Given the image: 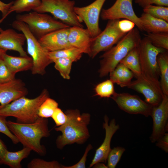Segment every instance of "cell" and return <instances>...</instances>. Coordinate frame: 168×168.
<instances>
[{
	"mask_svg": "<svg viewBox=\"0 0 168 168\" xmlns=\"http://www.w3.org/2000/svg\"><path fill=\"white\" fill-rule=\"evenodd\" d=\"M106 0H95L86 6L74 7L75 13L85 23L93 38L96 37L102 31L99 27V17Z\"/></svg>",
	"mask_w": 168,
	"mask_h": 168,
	"instance_id": "cell-13",
	"label": "cell"
},
{
	"mask_svg": "<svg viewBox=\"0 0 168 168\" xmlns=\"http://www.w3.org/2000/svg\"><path fill=\"white\" fill-rule=\"evenodd\" d=\"M122 110L131 114L150 116L152 107L136 95L115 92L111 97Z\"/></svg>",
	"mask_w": 168,
	"mask_h": 168,
	"instance_id": "cell-12",
	"label": "cell"
},
{
	"mask_svg": "<svg viewBox=\"0 0 168 168\" xmlns=\"http://www.w3.org/2000/svg\"><path fill=\"white\" fill-rule=\"evenodd\" d=\"M7 51L0 48V59L2 58L3 55L6 53Z\"/></svg>",
	"mask_w": 168,
	"mask_h": 168,
	"instance_id": "cell-45",
	"label": "cell"
},
{
	"mask_svg": "<svg viewBox=\"0 0 168 168\" xmlns=\"http://www.w3.org/2000/svg\"><path fill=\"white\" fill-rule=\"evenodd\" d=\"M65 113L68 119L63 125L56 127L55 130L60 131L61 135L57 138L56 145L60 149L66 145L74 143L82 144L90 137L88 126L89 124L91 115L87 113L81 114L77 109L67 110Z\"/></svg>",
	"mask_w": 168,
	"mask_h": 168,
	"instance_id": "cell-1",
	"label": "cell"
},
{
	"mask_svg": "<svg viewBox=\"0 0 168 168\" xmlns=\"http://www.w3.org/2000/svg\"><path fill=\"white\" fill-rule=\"evenodd\" d=\"M3 30L2 29V28H1L0 27V32H1Z\"/></svg>",
	"mask_w": 168,
	"mask_h": 168,
	"instance_id": "cell-46",
	"label": "cell"
},
{
	"mask_svg": "<svg viewBox=\"0 0 168 168\" xmlns=\"http://www.w3.org/2000/svg\"><path fill=\"white\" fill-rule=\"evenodd\" d=\"M2 58L11 71L14 74L17 72L31 70L33 63L31 57L28 56L15 57L4 54Z\"/></svg>",
	"mask_w": 168,
	"mask_h": 168,
	"instance_id": "cell-20",
	"label": "cell"
},
{
	"mask_svg": "<svg viewBox=\"0 0 168 168\" xmlns=\"http://www.w3.org/2000/svg\"><path fill=\"white\" fill-rule=\"evenodd\" d=\"M83 54L82 51L76 48L71 47L58 50L49 52V58L53 60L59 58H67L77 62L82 57Z\"/></svg>",
	"mask_w": 168,
	"mask_h": 168,
	"instance_id": "cell-26",
	"label": "cell"
},
{
	"mask_svg": "<svg viewBox=\"0 0 168 168\" xmlns=\"http://www.w3.org/2000/svg\"><path fill=\"white\" fill-rule=\"evenodd\" d=\"M142 22L143 31L147 33L168 32V23L143 13L139 17Z\"/></svg>",
	"mask_w": 168,
	"mask_h": 168,
	"instance_id": "cell-21",
	"label": "cell"
},
{
	"mask_svg": "<svg viewBox=\"0 0 168 168\" xmlns=\"http://www.w3.org/2000/svg\"><path fill=\"white\" fill-rule=\"evenodd\" d=\"M144 13L168 22V7L161 6L148 5L143 8Z\"/></svg>",
	"mask_w": 168,
	"mask_h": 168,
	"instance_id": "cell-31",
	"label": "cell"
},
{
	"mask_svg": "<svg viewBox=\"0 0 168 168\" xmlns=\"http://www.w3.org/2000/svg\"><path fill=\"white\" fill-rule=\"evenodd\" d=\"M51 117L57 127L64 124L68 119V117L66 114L58 107L55 110Z\"/></svg>",
	"mask_w": 168,
	"mask_h": 168,
	"instance_id": "cell-36",
	"label": "cell"
},
{
	"mask_svg": "<svg viewBox=\"0 0 168 168\" xmlns=\"http://www.w3.org/2000/svg\"><path fill=\"white\" fill-rule=\"evenodd\" d=\"M136 78L127 87L143 94L145 101L152 106L158 105L163 95L160 82L148 79L142 74Z\"/></svg>",
	"mask_w": 168,
	"mask_h": 168,
	"instance_id": "cell-11",
	"label": "cell"
},
{
	"mask_svg": "<svg viewBox=\"0 0 168 168\" xmlns=\"http://www.w3.org/2000/svg\"><path fill=\"white\" fill-rule=\"evenodd\" d=\"M114 83L110 79L100 83L96 86V95L101 98L111 97L115 92Z\"/></svg>",
	"mask_w": 168,
	"mask_h": 168,
	"instance_id": "cell-32",
	"label": "cell"
},
{
	"mask_svg": "<svg viewBox=\"0 0 168 168\" xmlns=\"http://www.w3.org/2000/svg\"><path fill=\"white\" fill-rule=\"evenodd\" d=\"M63 165L58 161H48L40 158L32 159L27 165L28 168H62Z\"/></svg>",
	"mask_w": 168,
	"mask_h": 168,
	"instance_id": "cell-34",
	"label": "cell"
},
{
	"mask_svg": "<svg viewBox=\"0 0 168 168\" xmlns=\"http://www.w3.org/2000/svg\"><path fill=\"white\" fill-rule=\"evenodd\" d=\"M40 6L33 11L41 13H49L70 26L83 27L82 21L75 12V2L71 0H40ZM71 27V26H70Z\"/></svg>",
	"mask_w": 168,
	"mask_h": 168,
	"instance_id": "cell-6",
	"label": "cell"
},
{
	"mask_svg": "<svg viewBox=\"0 0 168 168\" xmlns=\"http://www.w3.org/2000/svg\"><path fill=\"white\" fill-rule=\"evenodd\" d=\"M156 146L166 152H168V133H165L156 142Z\"/></svg>",
	"mask_w": 168,
	"mask_h": 168,
	"instance_id": "cell-41",
	"label": "cell"
},
{
	"mask_svg": "<svg viewBox=\"0 0 168 168\" xmlns=\"http://www.w3.org/2000/svg\"><path fill=\"white\" fill-rule=\"evenodd\" d=\"M15 74L9 69L2 58L0 59V82H6L15 78Z\"/></svg>",
	"mask_w": 168,
	"mask_h": 168,
	"instance_id": "cell-35",
	"label": "cell"
},
{
	"mask_svg": "<svg viewBox=\"0 0 168 168\" xmlns=\"http://www.w3.org/2000/svg\"><path fill=\"white\" fill-rule=\"evenodd\" d=\"M150 116L153 119V126L150 139L154 143L168 131V96L163 94L160 103L152 107Z\"/></svg>",
	"mask_w": 168,
	"mask_h": 168,
	"instance_id": "cell-14",
	"label": "cell"
},
{
	"mask_svg": "<svg viewBox=\"0 0 168 168\" xmlns=\"http://www.w3.org/2000/svg\"><path fill=\"white\" fill-rule=\"evenodd\" d=\"M144 35L154 46L168 50V32L147 33Z\"/></svg>",
	"mask_w": 168,
	"mask_h": 168,
	"instance_id": "cell-29",
	"label": "cell"
},
{
	"mask_svg": "<svg viewBox=\"0 0 168 168\" xmlns=\"http://www.w3.org/2000/svg\"><path fill=\"white\" fill-rule=\"evenodd\" d=\"M88 29L77 26L69 28L68 41L72 47L78 48L89 56L93 39Z\"/></svg>",
	"mask_w": 168,
	"mask_h": 168,
	"instance_id": "cell-19",
	"label": "cell"
},
{
	"mask_svg": "<svg viewBox=\"0 0 168 168\" xmlns=\"http://www.w3.org/2000/svg\"><path fill=\"white\" fill-rule=\"evenodd\" d=\"M16 20L26 24L31 32L38 39L53 31L70 27L48 14L35 11L18 15Z\"/></svg>",
	"mask_w": 168,
	"mask_h": 168,
	"instance_id": "cell-7",
	"label": "cell"
},
{
	"mask_svg": "<svg viewBox=\"0 0 168 168\" xmlns=\"http://www.w3.org/2000/svg\"><path fill=\"white\" fill-rule=\"evenodd\" d=\"M120 20H108L104 30L93 38L90 57L94 58L100 52L110 49L127 34L121 31L119 26Z\"/></svg>",
	"mask_w": 168,
	"mask_h": 168,
	"instance_id": "cell-9",
	"label": "cell"
},
{
	"mask_svg": "<svg viewBox=\"0 0 168 168\" xmlns=\"http://www.w3.org/2000/svg\"><path fill=\"white\" fill-rule=\"evenodd\" d=\"M92 146L91 144H89L86 147L85 152L80 160L76 164L70 166H62V168H85L86 158L89 151L92 149Z\"/></svg>",
	"mask_w": 168,
	"mask_h": 168,
	"instance_id": "cell-39",
	"label": "cell"
},
{
	"mask_svg": "<svg viewBox=\"0 0 168 168\" xmlns=\"http://www.w3.org/2000/svg\"><path fill=\"white\" fill-rule=\"evenodd\" d=\"M31 150L27 147L16 152L7 150L3 158L0 160V165L4 164L11 168H21L22 160L28 157Z\"/></svg>",
	"mask_w": 168,
	"mask_h": 168,
	"instance_id": "cell-23",
	"label": "cell"
},
{
	"mask_svg": "<svg viewBox=\"0 0 168 168\" xmlns=\"http://www.w3.org/2000/svg\"><path fill=\"white\" fill-rule=\"evenodd\" d=\"M125 151L124 148L120 147H114L111 149L107 159L108 168H115Z\"/></svg>",
	"mask_w": 168,
	"mask_h": 168,
	"instance_id": "cell-33",
	"label": "cell"
},
{
	"mask_svg": "<svg viewBox=\"0 0 168 168\" xmlns=\"http://www.w3.org/2000/svg\"><path fill=\"white\" fill-rule=\"evenodd\" d=\"M10 131L24 147H27L40 156L46 153L44 147L40 143L41 139L50 135L47 118L39 117L34 122L21 123L11 121L6 122Z\"/></svg>",
	"mask_w": 168,
	"mask_h": 168,
	"instance_id": "cell-2",
	"label": "cell"
},
{
	"mask_svg": "<svg viewBox=\"0 0 168 168\" xmlns=\"http://www.w3.org/2000/svg\"><path fill=\"white\" fill-rule=\"evenodd\" d=\"M70 27L61 29L48 33L39 39V41L49 52L72 47L68 40Z\"/></svg>",
	"mask_w": 168,
	"mask_h": 168,
	"instance_id": "cell-17",
	"label": "cell"
},
{
	"mask_svg": "<svg viewBox=\"0 0 168 168\" xmlns=\"http://www.w3.org/2000/svg\"><path fill=\"white\" fill-rule=\"evenodd\" d=\"M109 74L110 79L121 87H127L134 77L133 73L121 63H119Z\"/></svg>",
	"mask_w": 168,
	"mask_h": 168,
	"instance_id": "cell-22",
	"label": "cell"
},
{
	"mask_svg": "<svg viewBox=\"0 0 168 168\" xmlns=\"http://www.w3.org/2000/svg\"><path fill=\"white\" fill-rule=\"evenodd\" d=\"M6 119L0 117V133H2L9 137L14 144L19 142L16 137L10 131L6 123Z\"/></svg>",
	"mask_w": 168,
	"mask_h": 168,
	"instance_id": "cell-37",
	"label": "cell"
},
{
	"mask_svg": "<svg viewBox=\"0 0 168 168\" xmlns=\"http://www.w3.org/2000/svg\"><path fill=\"white\" fill-rule=\"evenodd\" d=\"M54 63V68L60 73L64 79H69L70 74L73 61L67 58H59L53 60Z\"/></svg>",
	"mask_w": 168,
	"mask_h": 168,
	"instance_id": "cell-28",
	"label": "cell"
},
{
	"mask_svg": "<svg viewBox=\"0 0 168 168\" xmlns=\"http://www.w3.org/2000/svg\"><path fill=\"white\" fill-rule=\"evenodd\" d=\"M135 2L143 8L153 4L158 6H168V0H135Z\"/></svg>",
	"mask_w": 168,
	"mask_h": 168,
	"instance_id": "cell-38",
	"label": "cell"
},
{
	"mask_svg": "<svg viewBox=\"0 0 168 168\" xmlns=\"http://www.w3.org/2000/svg\"><path fill=\"white\" fill-rule=\"evenodd\" d=\"M109 119L107 115L104 117V122L103 127L105 130V134L104 140L100 147L96 151L95 156L89 167L90 168L98 162L106 163L108 154L111 149L110 142L113 135L119 128V126L116 124L115 119H112L108 124Z\"/></svg>",
	"mask_w": 168,
	"mask_h": 168,
	"instance_id": "cell-15",
	"label": "cell"
},
{
	"mask_svg": "<svg viewBox=\"0 0 168 168\" xmlns=\"http://www.w3.org/2000/svg\"><path fill=\"white\" fill-rule=\"evenodd\" d=\"M119 63L124 65L134 74L135 78L141 75V70L137 47L132 49Z\"/></svg>",
	"mask_w": 168,
	"mask_h": 168,
	"instance_id": "cell-25",
	"label": "cell"
},
{
	"mask_svg": "<svg viewBox=\"0 0 168 168\" xmlns=\"http://www.w3.org/2000/svg\"><path fill=\"white\" fill-rule=\"evenodd\" d=\"M28 93L25 83L20 79L15 78L9 82H0V105H7L26 96Z\"/></svg>",
	"mask_w": 168,
	"mask_h": 168,
	"instance_id": "cell-16",
	"label": "cell"
},
{
	"mask_svg": "<svg viewBox=\"0 0 168 168\" xmlns=\"http://www.w3.org/2000/svg\"><path fill=\"white\" fill-rule=\"evenodd\" d=\"M95 168H108L107 166L105 165L102 162H98L92 166Z\"/></svg>",
	"mask_w": 168,
	"mask_h": 168,
	"instance_id": "cell-44",
	"label": "cell"
},
{
	"mask_svg": "<svg viewBox=\"0 0 168 168\" xmlns=\"http://www.w3.org/2000/svg\"><path fill=\"white\" fill-rule=\"evenodd\" d=\"M137 48L142 75L148 79L159 82L160 72L157 58L160 53L166 50L154 46L145 36L141 39Z\"/></svg>",
	"mask_w": 168,
	"mask_h": 168,
	"instance_id": "cell-8",
	"label": "cell"
},
{
	"mask_svg": "<svg viewBox=\"0 0 168 168\" xmlns=\"http://www.w3.org/2000/svg\"><path fill=\"white\" fill-rule=\"evenodd\" d=\"M58 103L49 97L42 103L38 110L39 117L47 118L51 117L55 110L58 107Z\"/></svg>",
	"mask_w": 168,
	"mask_h": 168,
	"instance_id": "cell-30",
	"label": "cell"
},
{
	"mask_svg": "<svg viewBox=\"0 0 168 168\" xmlns=\"http://www.w3.org/2000/svg\"><path fill=\"white\" fill-rule=\"evenodd\" d=\"M49 97V92L45 89L35 98L24 96L4 106L0 105V117L6 119L13 117L16 119L17 122L21 123L34 122L39 117L38 112L40 106Z\"/></svg>",
	"mask_w": 168,
	"mask_h": 168,
	"instance_id": "cell-3",
	"label": "cell"
},
{
	"mask_svg": "<svg viewBox=\"0 0 168 168\" xmlns=\"http://www.w3.org/2000/svg\"><path fill=\"white\" fill-rule=\"evenodd\" d=\"M157 61L161 77L160 85L163 94L168 96V53L166 50L160 53Z\"/></svg>",
	"mask_w": 168,
	"mask_h": 168,
	"instance_id": "cell-24",
	"label": "cell"
},
{
	"mask_svg": "<svg viewBox=\"0 0 168 168\" xmlns=\"http://www.w3.org/2000/svg\"><path fill=\"white\" fill-rule=\"evenodd\" d=\"M40 3V0H16L13 1L6 17L13 12L20 13L33 11L39 6Z\"/></svg>",
	"mask_w": 168,
	"mask_h": 168,
	"instance_id": "cell-27",
	"label": "cell"
},
{
	"mask_svg": "<svg viewBox=\"0 0 168 168\" xmlns=\"http://www.w3.org/2000/svg\"><path fill=\"white\" fill-rule=\"evenodd\" d=\"M135 24L133 21L128 19H124L119 21V26L121 31L127 33L134 27Z\"/></svg>",
	"mask_w": 168,
	"mask_h": 168,
	"instance_id": "cell-40",
	"label": "cell"
},
{
	"mask_svg": "<svg viewBox=\"0 0 168 168\" xmlns=\"http://www.w3.org/2000/svg\"><path fill=\"white\" fill-rule=\"evenodd\" d=\"M12 25L13 28L21 32L26 37L27 52L33 60V65L31 70L32 74L44 75L47 67L53 63L49 58V52L31 32L26 24L16 20L13 21Z\"/></svg>",
	"mask_w": 168,
	"mask_h": 168,
	"instance_id": "cell-5",
	"label": "cell"
},
{
	"mask_svg": "<svg viewBox=\"0 0 168 168\" xmlns=\"http://www.w3.org/2000/svg\"><path fill=\"white\" fill-rule=\"evenodd\" d=\"M7 150L6 146L0 138V160L3 158Z\"/></svg>",
	"mask_w": 168,
	"mask_h": 168,
	"instance_id": "cell-43",
	"label": "cell"
},
{
	"mask_svg": "<svg viewBox=\"0 0 168 168\" xmlns=\"http://www.w3.org/2000/svg\"><path fill=\"white\" fill-rule=\"evenodd\" d=\"M26 40V37L23 33H17L12 29L0 32V48L7 51H17L21 56H28L23 47Z\"/></svg>",
	"mask_w": 168,
	"mask_h": 168,
	"instance_id": "cell-18",
	"label": "cell"
},
{
	"mask_svg": "<svg viewBox=\"0 0 168 168\" xmlns=\"http://www.w3.org/2000/svg\"><path fill=\"white\" fill-rule=\"evenodd\" d=\"M133 0H116L110 8L103 9L100 17L104 20L124 19L130 20L141 31H143L142 22L133 10Z\"/></svg>",
	"mask_w": 168,
	"mask_h": 168,
	"instance_id": "cell-10",
	"label": "cell"
},
{
	"mask_svg": "<svg viewBox=\"0 0 168 168\" xmlns=\"http://www.w3.org/2000/svg\"><path fill=\"white\" fill-rule=\"evenodd\" d=\"M13 2V1H12L9 3H6L0 0V11L2 14V17L0 19V23L6 18V16Z\"/></svg>",
	"mask_w": 168,
	"mask_h": 168,
	"instance_id": "cell-42",
	"label": "cell"
},
{
	"mask_svg": "<svg viewBox=\"0 0 168 168\" xmlns=\"http://www.w3.org/2000/svg\"><path fill=\"white\" fill-rule=\"evenodd\" d=\"M138 29L134 28L125 35L114 46L105 51L100 58L99 76L102 77L113 71L133 49L137 47L141 39Z\"/></svg>",
	"mask_w": 168,
	"mask_h": 168,
	"instance_id": "cell-4",
	"label": "cell"
}]
</instances>
